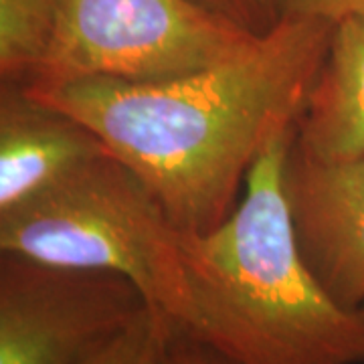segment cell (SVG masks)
<instances>
[{
    "label": "cell",
    "instance_id": "cell-1",
    "mask_svg": "<svg viewBox=\"0 0 364 364\" xmlns=\"http://www.w3.org/2000/svg\"><path fill=\"white\" fill-rule=\"evenodd\" d=\"M332 26L282 18L243 53L164 81L79 79L26 90L90 126L181 231L205 233L237 207L273 138L296 128Z\"/></svg>",
    "mask_w": 364,
    "mask_h": 364
},
{
    "label": "cell",
    "instance_id": "cell-2",
    "mask_svg": "<svg viewBox=\"0 0 364 364\" xmlns=\"http://www.w3.org/2000/svg\"><path fill=\"white\" fill-rule=\"evenodd\" d=\"M294 136L263 150L225 221L181 233L193 306L182 334L235 364H364V306L332 298L299 253L282 186Z\"/></svg>",
    "mask_w": 364,
    "mask_h": 364
},
{
    "label": "cell",
    "instance_id": "cell-3",
    "mask_svg": "<svg viewBox=\"0 0 364 364\" xmlns=\"http://www.w3.org/2000/svg\"><path fill=\"white\" fill-rule=\"evenodd\" d=\"M181 233L142 178L107 152L0 217V253L122 275L182 334L193 306Z\"/></svg>",
    "mask_w": 364,
    "mask_h": 364
},
{
    "label": "cell",
    "instance_id": "cell-4",
    "mask_svg": "<svg viewBox=\"0 0 364 364\" xmlns=\"http://www.w3.org/2000/svg\"><path fill=\"white\" fill-rule=\"evenodd\" d=\"M257 37L193 0H59L51 49L25 87L164 81L223 63Z\"/></svg>",
    "mask_w": 364,
    "mask_h": 364
},
{
    "label": "cell",
    "instance_id": "cell-5",
    "mask_svg": "<svg viewBox=\"0 0 364 364\" xmlns=\"http://www.w3.org/2000/svg\"><path fill=\"white\" fill-rule=\"evenodd\" d=\"M146 308L122 275L2 253L0 364H81Z\"/></svg>",
    "mask_w": 364,
    "mask_h": 364
},
{
    "label": "cell",
    "instance_id": "cell-6",
    "mask_svg": "<svg viewBox=\"0 0 364 364\" xmlns=\"http://www.w3.org/2000/svg\"><path fill=\"white\" fill-rule=\"evenodd\" d=\"M282 186L316 279L340 304L364 306V156L322 160L291 142Z\"/></svg>",
    "mask_w": 364,
    "mask_h": 364
},
{
    "label": "cell",
    "instance_id": "cell-7",
    "mask_svg": "<svg viewBox=\"0 0 364 364\" xmlns=\"http://www.w3.org/2000/svg\"><path fill=\"white\" fill-rule=\"evenodd\" d=\"M107 154L81 119L33 95L21 83L0 87V217L49 193Z\"/></svg>",
    "mask_w": 364,
    "mask_h": 364
},
{
    "label": "cell",
    "instance_id": "cell-8",
    "mask_svg": "<svg viewBox=\"0 0 364 364\" xmlns=\"http://www.w3.org/2000/svg\"><path fill=\"white\" fill-rule=\"evenodd\" d=\"M294 142L322 160L364 156V16H348L332 26Z\"/></svg>",
    "mask_w": 364,
    "mask_h": 364
},
{
    "label": "cell",
    "instance_id": "cell-9",
    "mask_svg": "<svg viewBox=\"0 0 364 364\" xmlns=\"http://www.w3.org/2000/svg\"><path fill=\"white\" fill-rule=\"evenodd\" d=\"M59 0H0V77L28 83L51 49Z\"/></svg>",
    "mask_w": 364,
    "mask_h": 364
},
{
    "label": "cell",
    "instance_id": "cell-10",
    "mask_svg": "<svg viewBox=\"0 0 364 364\" xmlns=\"http://www.w3.org/2000/svg\"><path fill=\"white\" fill-rule=\"evenodd\" d=\"M178 334L162 314L146 308L130 326L81 364H168L170 342Z\"/></svg>",
    "mask_w": 364,
    "mask_h": 364
},
{
    "label": "cell",
    "instance_id": "cell-11",
    "mask_svg": "<svg viewBox=\"0 0 364 364\" xmlns=\"http://www.w3.org/2000/svg\"><path fill=\"white\" fill-rule=\"evenodd\" d=\"M193 2L253 35H263L279 23L277 0H193Z\"/></svg>",
    "mask_w": 364,
    "mask_h": 364
},
{
    "label": "cell",
    "instance_id": "cell-12",
    "mask_svg": "<svg viewBox=\"0 0 364 364\" xmlns=\"http://www.w3.org/2000/svg\"><path fill=\"white\" fill-rule=\"evenodd\" d=\"M282 18H308L336 25L348 16H364V0H277Z\"/></svg>",
    "mask_w": 364,
    "mask_h": 364
},
{
    "label": "cell",
    "instance_id": "cell-13",
    "mask_svg": "<svg viewBox=\"0 0 364 364\" xmlns=\"http://www.w3.org/2000/svg\"><path fill=\"white\" fill-rule=\"evenodd\" d=\"M168 364H235L223 352L208 346L207 342L191 338L186 334H174L170 342Z\"/></svg>",
    "mask_w": 364,
    "mask_h": 364
}]
</instances>
